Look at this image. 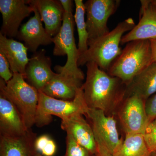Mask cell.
<instances>
[{"label":"cell","mask_w":156,"mask_h":156,"mask_svg":"<svg viewBox=\"0 0 156 156\" xmlns=\"http://www.w3.org/2000/svg\"><path fill=\"white\" fill-rule=\"evenodd\" d=\"M60 2L65 12H73V4L71 0H60Z\"/></svg>","instance_id":"f1b7e54d"},{"label":"cell","mask_w":156,"mask_h":156,"mask_svg":"<svg viewBox=\"0 0 156 156\" xmlns=\"http://www.w3.org/2000/svg\"><path fill=\"white\" fill-rule=\"evenodd\" d=\"M152 62L150 40H136L126 44L107 73L119 79L126 86Z\"/></svg>","instance_id":"3957f363"},{"label":"cell","mask_w":156,"mask_h":156,"mask_svg":"<svg viewBox=\"0 0 156 156\" xmlns=\"http://www.w3.org/2000/svg\"><path fill=\"white\" fill-rule=\"evenodd\" d=\"M74 2L76 11L74 19L77 29L79 37L78 48L80 55L87 51L89 48L88 34L85 20L86 8L83 0H75Z\"/></svg>","instance_id":"7402d4cb"},{"label":"cell","mask_w":156,"mask_h":156,"mask_svg":"<svg viewBox=\"0 0 156 156\" xmlns=\"http://www.w3.org/2000/svg\"><path fill=\"white\" fill-rule=\"evenodd\" d=\"M83 115H76L61 120V128L71 134L79 144L95 155L97 147L94 133L91 125Z\"/></svg>","instance_id":"9a60e30c"},{"label":"cell","mask_w":156,"mask_h":156,"mask_svg":"<svg viewBox=\"0 0 156 156\" xmlns=\"http://www.w3.org/2000/svg\"><path fill=\"white\" fill-rule=\"evenodd\" d=\"M95 156H98V155L96 154V155H95Z\"/></svg>","instance_id":"836d02e7"},{"label":"cell","mask_w":156,"mask_h":156,"mask_svg":"<svg viewBox=\"0 0 156 156\" xmlns=\"http://www.w3.org/2000/svg\"><path fill=\"white\" fill-rule=\"evenodd\" d=\"M156 93V62H152L126 86L125 98L136 95L144 101Z\"/></svg>","instance_id":"d6986e66"},{"label":"cell","mask_w":156,"mask_h":156,"mask_svg":"<svg viewBox=\"0 0 156 156\" xmlns=\"http://www.w3.org/2000/svg\"><path fill=\"white\" fill-rule=\"evenodd\" d=\"M86 66L87 76L82 89L87 106L101 110L107 115H115L125 98L126 85L100 69L95 62H89Z\"/></svg>","instance_id":"6da1fadb"},{"label":"cell","mask_w":156,"mask_h":156,"mask_svg":"<svg viewBox=\"0 0 156 156\" xmlns=\"http://www.w3.org/2000/svg\"><path fill=\"white\" fill-rule=\"evenodd\" d=\"M120 3L119 0H88L85 3L88 44L110 31L108 21Z\"/></svg>","instance_id":"ba28073f"},{"label":"cell","mask_w":156,"mask_h":156,"mask_svg":"<svg viewBox=\"0 0 156 156\" xmlns=\"http://www.w3.org/2000/svg\"><path fill=\"white\" fill-rule=\"evenodd\" d=\"M28 50L24 44L0 34V51L8 59L13 73H19L24 77L26 67L30 60Z\"/></svg>","instance_id":"ffe728a7"},{"label":"cell","mask_w":156,"mask_h":156,"mask_svg":"<svg viewBox=\"0 0 156 156\" xmlns=\"http://www.w3.org/2000/svg\"><path fill=\"white\" fill-rule=\"evenodd\" d=\"M36 116L35 124L39 128L47 126L52 122V116L61 120L76 115H85L89 108L84 99L82 87L79 88L72 100H64L49 97L40 91Z\"/></svg>","instance_id":"8992f818"},{"label":"cell","mask_w":156,"mask_h":156,"mask_svg":"<svg viewBox=\"0 0 156 156\" xmlns=\"http://www.w3.org/2000/svg\"><path fill=\"white\" fill-rule=\"evenodd\" d=\"M12 72L8 59L4 53L0 51V76L6 83L13 77Z\"/></svg>","instance_id":"d4e9b609"},{"label":"cell","mask_w":156,"mask_h":156,"mask_svg":"<svg viewBox=\"0 0 156 156\" xmlns=\"http://www.w3.org/2000/svg\"><path fill=\"white\" fill-rule=\"evenodd\" d=\"M0 91L14 104L22 116L27 128L31 129L35 124L39 91L19 73H14L7 83L0 78Z\"/></svg>","instance_id":"277c9868"},{"label":"cell","mask_w":156,"mask_h":156,"mask_svg":"<svg viewBox=\"0 0 156 156\" xmlns=\"http://www.w3.org/2000/svg\"><path fill=\"white\" fill-rule=\"evenodd\" d=\"M144 138L151 154L156 151V119L148 124L143 134Z\"/></svg>","instance_id":"cb8c5ba5"},{"label":"cell","mask_w":156,"mask_h":156,"mask_svg":"<svg viewBox=\"0 0 156 156\" xmlns=\"http://www.w3.org/2000/svg\"><path fill=\"white\" fill-rule=\"evenodd\" d=\"M35 6L45 24V28L52 37L56 36L62 26L65 11L60 1L28 0Z\"/></svg>","instance_id":"e0dca14e"},{"label":"cell","mask_w":156,"mask_h":156,"mask_svg":"<svg viewBox=\"0 0 156 156\" xmlns=\"http://www.w3.org/2000/svg\"><path fill=\"white\" fill-rule=\"evenodd\" d=\"M131 17L119 23L114 29L88 44V50L80 55L78 66L85 65L89 62H95L99 68L107 72L112 63L122 52L120 48L124 34L135 26Z\"/></svg>","instance_id":"7a4b0ae2"},{"label":"cell","mask_w":156,"mask_h":156,"mask_svg":"<svg viewBox=\"0 0 156 156\" xmlns=\"http://www.w3.org/2000/svg\"><path fill=\"white\" fill-rule=\"evenodd\" d=\"M145 103L138 96L131 95L120 105L116 114L126 134H143L149 123Z\"/></svg>","instance_id":"9c48e42d"},{"label":"cell","mask_w":156,"mask_h":156,"mask_svg":"<svg viewBox=\"0 0 156 156\" xmlns=\"http://www.w3.org/2000/svg\"><path fill=\"white\" fill-rule=\"evenodd\" d=\"M37 137L31 128L20 136L0 135V156H35Z\"/></svg>","instance_id":"2e32d148"},{"label":"cell","mask_w":156,"mask_h":156,"mask_svg":"<svg viewBox=\"0 0 156 156\" xmlns=\"http://www.w3.org/2000/svg\"><path fill=\"white\" fill-rule=\"evenodd\" d=\"M151 2L156 8V0H151Z\"/></svg>","instance_id":"4dcf8cb0"},{"label":"cell","mask_w":156,"mask_h":156,"mask_svg":"<svg viewBox=\"0 0 156 156\" xmlns=\"http://www.w3.org/2000/svg\"><path fill=\"white\" fill-rule=\"evenodd\" d=\"M140 3L139 22L123 36L122 44L136 40L156 38V8L151 0H142Z\"/></svg>","instance_id":"4fadbf2b"},{"label":"cell","mask_w":156,"mask_h":156,"mask_svg":"<svg viewBox=\"0 0 156 156\" xmlns=\"http://www.w3.org/2000/svg\"><path fill=\"white\" fill-rule=\"evenodd\" d=\"M33 5L28 0H0L2 17L1 33L9 38L16 37L23 20L34 12Z\"/></svg>","instance_id":"30bf717a"},{"label":"cell","mask_w":156,"mask_h":156,"mask_svg":"<svg viewBox=\"0 0 156 156\" xmlns=\"http://www.w3.org/2000/svg\"><path fill=\"white\" fill-rule=\"evenodd\" d=\"M51 58L42 49L34 53L30 58L25 69L24 78L30 85L39 92L42 91L46 84L56 75L51 69Z\"/></svg>","instance_id":"8fae6325"},{"label":"cell","mask_w":156,"mask_h":156,"mask_svg":"<svg viewBox=\"0 0 156 156\" xmlns=\"http://www.w3.org/2000/svg\"><path fill=\"white\" fill-rule=\"evenodd\" d=\"M56 150V145L55 141L50 139L48 143L43 149L41 152L42 155L44 156H53L55 154Z\"/></svg>","instance_id":"83f0119b"},{"label":"cell","mask_w":156,"mask_h":156,"mask_svg":"<svg viewBox=\"0 0 156 156\" xmlns=\"http://www.w3.org/2000/svg\"><path fill=\"white\" fill-rule=\"evenodd\" d=\"M63 156H95L79 144L71 134L66 133V151Z\"/></svg>","instance_id":"603a6c76"},{"label":"cell","mask_w":156,"mask_h":156,"mask_svg":"<svg viewBox=\"0 0 156 156\" xmlns=\"http://www.w3.org/2000/svg\"><path fill=\"white\" fill-rule=\"evenodd\" d=\"M145 106L149 123L156 119V93L146 101Z\"/></svg>","instance_id":"484cf974"},{"label":"cell","mask_w":156,"mask_h":156,"mask_svg":"<svg viewBox=\"0 0 156 156\" xmlns=\"http://www.w3.org/2000/svg\"><path fill=\"white\" fill-rule=\"evenodd\" d=\"M34 6V16L21 26L16 37L24 42L29 51L34 53L39 46H46L53 43V37L48 33L42 24L37 9Z\"/></svg>","instance_id":"7c38bea8"},{"label":"cell","mask_w":156,"mask_h":156,"mask_svg":"<svg viewBox=\"0 0 156 156\" xmlns=\"http://www.w3.org/2000/svg\"><path fill=\"white\" fill-rule=\"evenodd\" d=\"M83 80L72 76L56 73L41 92L49 97L64 100H72Z\"/></svg>","instance_id":"ac0fdd59"},{"label":"cell","mask_w":156,"mask_h":156,"mask_svg":"<svg viewBox=\"0 0 156 156\" xmlns=\"http://www.w3.org/2000/svg\"><path fill=\"white\" fill-rule=\"evenodd\" d=\"M74 22L73 12H65L61 28L53 37V54L56 56L66 55L67 61L64 66H56L55 70L58 73L72 76L83 81L85 76L78 65L80 53L74 35Z\"/></svg>","instance_id":"5b68a950"},{"label":"cell","mask_w":156,"mask_h":156,"mask_svg":"<svg viewBox=\"0 0 156 156\" xmlns=\"http://www.w3.org/2000/svg\"><path fill=\"white\" fill-rule=\"evenodd\" d=\"M85 115L92 127L99 156H113L122 143L115 115H107L97 109H88Z\"/></svg>","instance_id":"52a82bcc"},{"label":"cell","mask_w":156,"mask_h":156,"mask_svg":"<svg viewBox=\"0 0 156 156\" xmlns=\"http://www.w3.org/2000/svg\"><path fill=\"white\" fill-rule=\"evenodd\" d=\"M113 156H151L143 134H126L122 145Z\"/></svg>","instance_id":"44dd1931"},{"label":"cell","mask_w":156,"mask_h":156,"mask_svg":"<svg viewBox=\"0 0 156 156\" xmlns=\"http://www.w3.org/2000/svg\"><path fill=\"white\" fill-rule=\"evenodd\" d=\"M28 130L17 108L0 91V135L20 136Z\"/></svg>","instance_id":"5bb4252c"},{"label":"cell","mask_w":156,"mask_h":156,"mask_svg":"<svg viewBox=\"0 0 156 156\" xmlns=\"http://www.w3.org/2000/svg\"><path fill=\"white\" fill-rule=\"evenodd\" d=\"M51 138L48 135L44 134L39 136L36 140L35 146L37 151L41 153Z\"/></svg>","instance_id":"4316f807"},{"label":"cell","mask_w":156,"mask_h":156,"mask_svg":"<svg viewBox=\"0 0 156 156\" xmlns=\"http://www.w3.org/2000/svg\"><path fill=\"white\" fill-rule=\"evenodd\" d=\"M151 156H156V151L151 154Z\"/></svg>","instance_id":"d6a6232c"},{"label":"cell","mask_w":156,"mask_h":156,"mask_svg":"<svg viewBox=\"0 0 156 156\" xmlns=\"http://www.w3.org/2000/svg\"><path fill=\"white\" fill-rule=\"evenodd\" d=\"M152 53V61L156 62V38L150 40Z\"/></svg>","instance_id":"f546056e"},{"label":"cell","mask_w":156,"mask_h":156,"mask_svg":"<svg viewBox=\"0 0 156 156\" xmlns=\"http://www.w3.org/2000/svg\"><path fill=\"white\" fill-rule=\"evenodd\" d=\"M35 156H43L39 152L37 151V152L36 153L35 155Z\"/></svg>","instance_id":"1f68e13d"}]
</instances>
